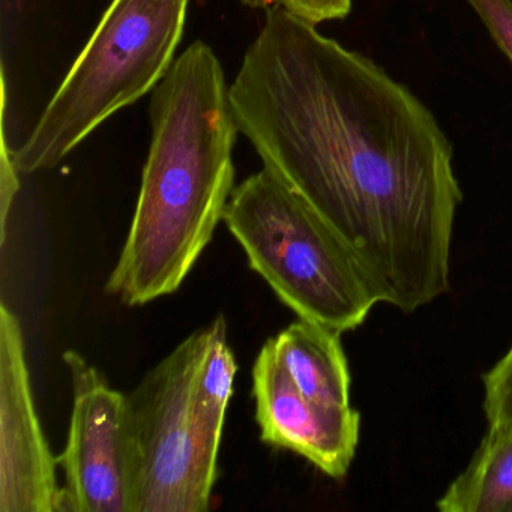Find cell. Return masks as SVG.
Segmentation results:
<instances>
[{
	"label": "cell",
	"instance_id": "6da1fadb",
	"mask_svg": "<svg viewBox=\"0 0 512 512\" xmlns=\"http://www.w3.org/2000/svg\"><path fill=\"white\" fill-rule=\"evenodd\" d=\"M265 14L229 89L239 134L340 236L379 302L413 313L445 295L463 194L439 122L367 56Z\"/></svg>",
	"mask_w": 512,
	"mask_h": 512
},
{
	"label": "cell",
	"instance_id": "7a4b0ae2",
	"mask_svg": "<svg viewBox=\"0 0 512 512\" xmlns=\"http://www.w3.org/2000/svg\"><path fill=\"white\" fill-rule=\"evenodd\" d=\"M223 67L196 41L152 92V137L136 211L107 292L130 307L172 295L223 221L239 130Z\"/></svg>",
	"mask_w": 512,
	"mask_h": 512
},
{
	"label": "cell",
	"instance_id": "3957f363",
	"mask_svg": "<svg viewBox=\"0 0 512 512\" xmlns=\"http://www.w3.org/2000/svg\"><path fill=\"white\" fill-rule=\"evenodd\" d=\"M190 0H112L83 52L11 158L32 175L58 166L119 110L169 73Z\"/></svg>",
	"mask_w": 512,
	"mask_h": 512
},
{
	"label": "cell",
	"instance_id": "277c9868",
	"mask_svg": "<svg viewBox=\"0 0 512 512\" xmlns=\"http://www.w3.org/2000/svg\"><path fill=\"white\" fill-rule=\"evenodd\" d=\"M223 221L250 268L299 319L343 334L379 304L340 236L271 170L233 188Z\"/></svg>",
	"mask_w": 512,
	"mask_h": 512
},
{
	"label": "cell",
	"instance_id": "5b68a950",
	"mask_svg": "<svg viewBox=\"0 0 512 512\" xmlns=\"http://www.w3.org/2000/svg\"><path fill=\"white\" fill-rule=\"evenodd\" d=\"M212 325L188 335L127 397L131 512H205L220 448L193 413V386Z\"/></svg>",
	"mask_w": 512,
	"mask_h": 512
},
{
	"label": "cell",
	"instance_id": "8992f818",
	"mask_svg": "<svg viewBox=\"0 0 512 512\" xmlns=\"http://www.w3.org/2000/svg\"><path fill=\"white\" fill-rule=\"evenodd\" d=\"M73 385L58 512H131L127 397L76 350L64 353Z\"/></svg>",
	"mask_w": 512,
	"mask_h": 512
},
{
	"label": "cell",
	"instance_id": "52a82bcc",
	"mask_svg": "<svg viewBox=\"0 0 512 512\" xmlns=\"http://www.w3.org/2000/svg\"><path fill=\"white\" fill-rule=\"evenodd\" d=\"M58 457L44 436L22 323L0 305V512H58Z\"/></svg>",
	"mask_w": 512,
	"mask_h": 512
},
{
	"label": "cell",
	"instance_id": "ba28073f",
	"mask_svg": "<svg viewBox=\"0 0 512 512\" xmlns=\"http://www.w3.org/2000/svg\"><path fill=\"white\" fill-rule=\"evenodd\" d=\"M253 394L262 442L307 458L331 478L346 476L361 428V416L350 404L305 397L266 343L254 362Z\"/></svg>",
	"mask_w": 512,
	"mask_h": 512
},
{
	"label": "cell",
	"instance_id": "9c48e42d",
	"mask_svg": "<svg viewBox=\"0 0 512 512\" xmlns=\"http://www.w3.org/2000/svg\"><path fill=\"white\" fill-rule=\"evenodd\" d=\"M340 337V332L299 319L266 344L305 397L349 406L350 371Z\"/></svg>",
	"mask_w": 512,
	"mask_h": 512
},
{
	"label": "cell",
	"instance_id": "30bf717a",
	"mask_svg": "<svg viewBox=\"0 0 512 512\" xmlns=\"http://www.w3.org/2000/svg\"><path fill=\"white\" fill-rule=\"evenodd\" d=\"M436 506L442 512H512V427L490 425L469 466Z\"/></svg>",
	"mask_w": 512,
	"mask_h": 512
},
{
	"label": "cell",
	"instance_id": "8fae6325",
	"mask_svg": "<svg viewBox=\"0 0 512 512\" xmlns=\"http://www.w3.org/2000/svg\"><path fill=\"white\" fill-rule=\"evenodd\" d=\"M211 325V343L194 379L193 413L203 436L220 448L238 365L227 341L224 317L212 320Z\"/></svg>",
	"mask_w": 512,
	"mask_h": 512
},
{
	"label": "cell",
	"instance_id": "7c38bea8",
	"mask_svg": "<svg viewBox=\"0 0 512 512\" xmlns=\"http://www.w3.org/2000/svg\"><path fill=\"white\" fill-rule=\"evenodd\" d=\"M484 392L488 424L512 427V346L485 374Z\"/></svg>",
	"mask_w": 512,
	"mask_h": 512
},
{
	"label": "cell",
	"instance_id": "4fadbf2b",
	"mask_svg": "<svg viewBox=\"0 0 512 512\" xmlns=\"http://www.w3.org/2000/svg\"><path fill=\"white\" fill-rule=\"evenodd\" d=\"M251 10L287 11L311 25L346 19L352 10V0H241Z\"/></svg>",
	"mask_w": 512,
	"mask_h": 512
},
{
	"label": "cell",
	"instance_id": "5bb4252c",
	"mask_svg": "<svg viewBox=\"0 0 512 512\" xmlns=\"http://www.w3.org/2000/svg\"><path fill=\"white\" fill-rule=\"evenodd\" d=\"M512 64V0H466Z\"/></svg>",
	"mask_w": 512,
	"mask_h": 512
},
{
	"label": "cell",
	"instance_id": "9a60e30c",
	"mask_svg": "<svg viewBox=\"0 0 512 512\" xmlns=\"http://www.w3.org/2000/svg\"><path fill=\"white\" fill-rule=\"evenodd\" d=\"M20 173L14 166L13 158H11V149L8 148L7 140L2 139V164H0V215H2V245L7 239L8 215L13 208L16 194L19 193Z\"/></svg>",
	"mask_w": 512,
	"mask_h": 512
}]
</instances>
